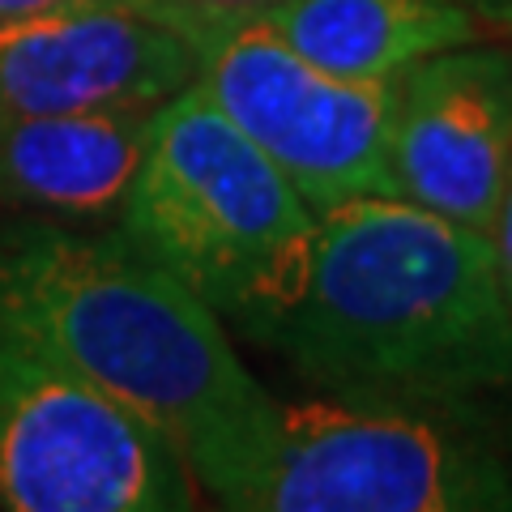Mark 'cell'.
<instances>
[{
	"mask_svg": "<svg viewBox=\"0 0 512 512\" xmlns=\"http://www.w3.org/2000/svg\"><path fill=\"white\" fill-rule=\"evenodd\" d=\"M261 342L333 397L478 406L512 389V308L487 231L402 197L320 214L308 278Z\"/></svg>",
	"mask_w": 512,
	"mask_h": 512,
	"instance_id": "cell-1",
	"label": "cell"
},
{
	"mask_svg": "<svg viewBox=\"0 0 512 512\" xmlns=\"http://www.w3.org/2000/svg\"><path fill=\"white\" fill-rule=\"evenodd\" d=\"M0 329L77 367L180 448L205 487L274 393L239 363L214 308L116 235L0 222Z\"/></svg>",
	"mask_w": 512,
	"mask_h": 512,
	"instance_id": "cell-2",
	"label": "cell"
},
{
	"mask_svg": "<svg viewBox=\"0 0 512 512\" xmlns=\"http://www.w3.org/2000/svg\"><path fill=\"white\" fill-rule=\"evenodd\" d=\"M116 218L137 252L256 338L295 303L320 227L299 188L197 86L154 107Z\"/></svg>",
	"mask_w": 512,
	"mask_h": 512,
	"instance_id": "cell-3",
	"label": "cell"
},
{
	"mask_svg": "<svg viewBox=\"0 0 512 512\" xmlns=\"http://www.w3.org/2000/svg\"><path fill=\"white\" fill-rule=\"evenodd\" d=\"M201 491L239 512H512V461L478 406L274 397Z\"/></svg>",
	"mask_w": 512,
	"mask_h": 512,
	"instance_id": "cell-4",
	"label": "cell"
},
{
	"mask_svg": "<svg viewBox=\"0 0 512 512\" xmlns=\"http://www.w3.org/2000/svg\"><path fill=\"white\" fill-rule=\"evenodd\" d=\"M0 508L188 512L197 483L150 419L0 329Z\"/></svg>",
	"mask_w": 512,
	"mask_h": 512,
	"instance_id": "cell-5",
	"label": "cell"
},
{
	"mask_svg": "<svg viewBox=\"0 0 512 512\" xmlns=\"http://www.w3.org/2000/svg\"><path fill=\"white\" fill-rule=\"evenodd\" d=\"M197 86L316 214L359 197H393V82L338 77L303 60L261 18L188 30Z\"/></svg>",
	"mask_w": 512,
	"mask_h": 512,
	"instance_id": "cell-6",
	"label": "cell"
},
{
	"mask_svg": "<svg viewBox=\"0 0 512 512\" xmlns=\"http://www.w3.org/2000/svg\"><path fill=\"white\" fill-rule=\"evenodd\" d=\"M192 77V35L141 0H69L0 26V116L158 107Z\"/></svg>",
	"mask_w": 512,
	"mask_h": 512,
	"instance_id": "cell-7",
	"label": "cell"
},
{
	"mask_svg": "<svg viewBox=\"0 0 512 512\" xmlns=\"http://www.w3.org/2000/svg\"><path fill=\"white\" fill-rule=\"evenodd\" d=\"M393 197L487 231L512 167V52L461 43L397 77Z\"/></svg>",
	"mask_w": 512,
	"mask_h": 512,
	"instance_id": "cell-8",
	"label": "cell"
},
{
	"mask_svg": "<svg viewBox=\"0 0 512 512\" xmlns=\"http://www.w3.org/2000/svg\"><path fill=\"white\" fill-rule=\"evenodd\" d=\"M154 107L0 116V210L111 218L133 188Z\"/></svg>",
	"mask_w": 512,
	"mask_h": 512,
	"instance_id": "cell-9",
	"label": "cell"
},
{
	"mask_svg": "<svg viewBox=\"0 0 512 512\" xmlns=\"http://www.w3.org/2000/svg\"><path fill=\"white\" fill-rule=\"evenodd\" d=\"M261 22L316 69L393 82L410 64L483 39L466 0H278Z\"/></svg>",
	"mask_w": 512,
	"mask_h": 512,
	"instance_id": "cell-10",
	"label": "cell"
},
{
	"mask_svg": "<svg viewBox=\"0 0 512 512\" xmlns=\"http://www.w3.org/2000/svg\"><path fill=\"white\" fill-rule=\"evenodd\" d=\"M141 5H154L158 13L175 18L184 30H197V26L231 22V18H261L278 0H141Z\"/></svg>",
	"mask_w": 512,
	"mask_h": 512,
	"instance_id": "cell-11",
	"label": "cell"
},
{
	"mask_svg": "<svg viewBox=\"0 0 512 512\" xmlns=\"http://www.w3.org/2000/svg\"><path fill=\"white\" fill-rule=\"evenodd\" d=\"M487 239H491V252H495V274H500L504 299L512 308V167H508V180L500 192V205H495V218L487 227Z\"/></svg>",
	"mask_w": 512,
	"mask_h": 512,
	"instance_id": "cell-12",
	"label": "cell"
},
{
	"mask_svg": "<svg viewBox=\"0 0 512 512\" xmlns=\"http://www.w3.org/2000/svg\"><path fill=\"white\" fill-rule=\"evenodd\" d=\"M56 5H69V0H0V26L30 18V13H43V9H56Z\"/></svg>",
	"mask_w": 512,
	"mask_h": 512,
	"instance_id": "cell-13",
	"label": "cell"
},
{
	"mask_svg": "<svg viewBox=\"0 0 512 512\" xmlns=\"http://www.w3.org/2000/svg\"><path fill=\"white\" fill-rule=\"evenodd\" d=\"M487 26H512V0H466Z\"/></svg>",
	"mask_w": 512,
	"mask_h": 512,
	"instance_id": "cell-14",
	"label": "cell"
}]
</instances>
